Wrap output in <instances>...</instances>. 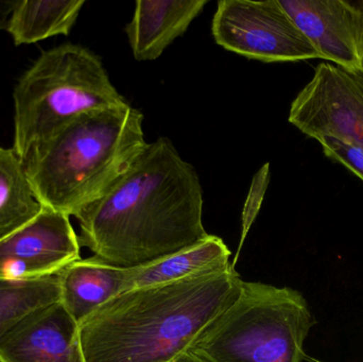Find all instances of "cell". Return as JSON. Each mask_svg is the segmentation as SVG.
Returning <instances> with one entry per match:
<instances>
[{
	"mask_svg": "<svg viewBox=\"0 0 363 362\" xmlns=\"http://www.w3.org/2000/svg\"><path fill=\"white\" fill-rule=\"evenodd\" d=\"M74 217L80 246L125 269L159 261L209 235L200 178L166 137L147 145L129 170Z\"/></svg>",
	"mask_w": 363,
	"mask_h": 362,
	"instance_id": "1",
	"label": "cell"
},
{
	"mask_svg": "<svg viewBox=\"0 0 363 362\" xmlns=\"http://www.w3.org/2000/svg\"><path fill=\"white\" fill-rule=\"evenodd\" d=\"M232 264L177 282L131 289L79 324L85 362H176L238 298Z\"/></svg>",
	"mask_w": 363,
	"mask_h": 362,
	"instance_id": "2",
	"label": "cell"
},
{
	"mask_svg": "<svg viewBox=\"0 0 363 362\" xmlns=\"http://www.w3.org/2000/svg\"><path fill=\"white\" fill-rule=\"evenodd\" d=\"M144 115L128 103L77 117L23 161L40 205L76 216L145 150Z\"/></svg>",
	"mask_w": 363,
	"mask_h": 362,
	"instance_id": "3",
	"label": "cell"
},
{
	"mask_svg": "<svg viewBox=\"0 0 363 362\" xmlns=\"http://www.w3.org/2000/svg\"><path fill=\"white\" fill-rule=\"evenodd\" d=\"M13 99V150L21 161L77 117L128 104L100 57L69 43L42 52L19 78Z\"/></svg>",
	"mask_w": 363,
	"mask_h": 362,
	"instance_id": "4",
	"label": "cell"
},
{
	"mask_svg": "<svg viewBox=\"0 0 363 362\" xmlns=\"http://www.w3.org/2000/svg\"><path fill=\"white\" fill-rule=\"evenodd\" d=\"M315 318L302 293L245 282L188 349L204 362H303Z\"/></svg>",
	"mask_w": 363,
	"mask_h": 362,
	"instance_id": "5",
	"label": "cell"
},
{
	"mask_svg": "<svg viewBox=\"0 0 363 362\" xmlns=\"http://www.w3.org/2000/svg\"><path fill=\"white\" fill-rule=\"evenodd\" d=\"M211 32L226 50L264 63L322 60L279 0H221Z\"/></svg>",
	"mask_w": 363,
	"mask_h": 362,
	"instance_id": "6",
	"label": "cell"
},
{
	"mask_svg": "<svg viewBox=\"0 0 363 362\" xmlns=\"http://www.w3.org/2000/svg\"><path fill=\"white\" fill-rule=\"evenodd\" d=\"M288 120L308 137L363 148V76L322 62L290 106Z\"/></svg>",
	"mask_w": 363,
	"mask_h": 362,
	"instance_id": "7",
	"label": "cell"
},
{
	"mask_svg": "<svg viewBox=\"0 0 363 362\" xmlns=\"http://www.w3.org/2000/svg\"><path fill=\"white\" fill-rule=\"evenodd\" d=\"M80 248L70 217L43 206L32 220L0 240V278L57 276L80 259Z\"/></svg>",
	"mask_w": 363,
	"mask_h": 362,
	"instance_id": "8",
	"label": "cell"
},
{
	"mask_svg": "<svg viewBox=\"0 0 363 362\" xmlns=\"http://www.w3.org/2000/svg\"><path fill=\"white\" fill-rule=\"evenodd\" d=\"M322 60L363 76V0H279Z\"/></svg>",
	"mask_w": 363,
	"mask_h": 362,
	"instance_id": "9",
	"label": "cell"
},
{
	"mask_svg": "<svg viewBox=\"0 0 363 362\" xmlns=\"http://www.w3.org/2000/svg\"><path fill=\"white\" fill-rule=\"evenodd\" d=\"M4 362H85L79 324L61 303L26 317L0 340Z\"/></svg>",
	"mask_w": 363,
	"mask_h": 362,
	"instance_id": "10",
	"label": "cell"
},
{
	"mask_svg": "<svg viewBox=\"0 0 363 362\" xmlns=\"http://www.w3.org/2000/svg\"><path fill=\"white\" fill-rule=\"evenodd\" d=\"M206 0H138L125 27L136 61H155L202 13Z\"/></svg>",
	"mask_w": 363,
	"mask_h": 362,
	"instance_id": "11",
	"label": "cell"
},
{
	"mask_svg": "<svg viewBox=\"0 0 363 362\" xmlns=\"http://www.w3.org/2000/svg\"><path fill=\"white\" fill-rule=\"evenodd\" d=\"M131 269L115 267L91 256L78 259L60 272V303L78 324L116 295L127 290Z\"/></svg>",
	"mask_w": 363,
	"mask_h": 362,
	"instance_id": "12",
	"label": "cell"
},
{
	"mask_svg": "<svg viewBox=\"0 0 363 362\" xmlns=\"http://www.w3.org/2000/svg\"><path fill=\"white\" fill-rule=\"evenodd\" d=\"M230 251L221 238L208 235L202 242L140 267L131 268L127 290L177 282L230 264Z\"/></svg>",
	"mask_w": 363,
	"mask_h": 362,
	"instance_id": "13",
	"label": "cell"
},
{
	"mask_svg": "<svg viewBox=\"0 0 363 362\" xmlns=\"http://www.w3.org/2000/svg\"><path fill=\"white\" fill-rule=\"evenodd\" d=\"M84 0H16L6 30L16 46L68 35Z\"/></svg>",
	"mask_w": 363,
	"mask_h": 362,
	"instance_id": "14",
	"label": "cell"
},
{
	"mask_svg": "<svg viewBox=\"0 0 363 362\" xmlns=\"http://www.w3.org/2000/svg\"><path fill=\"white\" fill-rule=\"evenodd\" d=\"M43 206L13 148L0 147V240L29 222Z\"/></svg>",
	"mask_w": 363,
	"mask_h": 362,
	"instance_id": "15",
	"label": "cell"
},
{
	"mask_svg": "<svg viewBox=\"0 0 363 362\" xmlns=\"http://www.w3.org/2000/svg\"><path fill=\"white\" fill-rule=\"evenodd\" d=\"M59 301V274L35 280L0 278V340L32 312Z\"/></svg>",
	"mask_w": 363,
	"mask_h": 362,
	"instance_id": "16",
	"label": "cell"
},
{
	"mask_svg": "<svg viewBox=\"0 0 363 362\" xmlns=\"http://www.w3.org/2000/svg\"><path fill=\"white\" fill-rule=\"evenodd\" d=\"M269 183H270V164L267 163L254 176L247 200L245 202V206H243L242 218H241L242 230H241L240 244H239L234 263L232 264L234 267L237 261H238L239 254H240V250L242 248L245 238H247V233H249L250 229L253 225L254 221H255L256 217L259 213L260 208H262Z\"/></svg>",
	"mask_w": 363,
	"mask_h": 362,
	"instance_id": "17",
	"label": "cell"
},
{
	"mask_svg": "<svg viewBox=\"0 0 363 362\" xmlns=\"http://www.w3.org/2000/svg\"><path fill=\"white\" fill-rule=\"evenodd\" d=\"M326 157L347 167L363 182V148L353 142L338 138L322 137L318 140Z\"/></svg>",
	"mask_w": 363,
	"mask_h": 362,
	"instance_id": "18",
	"label": "cell"
},
{
	"mask_svg": "<svg viewBox=\"0 0 363 362\" xmlns=\"http://www.w3.org/2000/svg\"><path fill=\"white\" fill-rule=\"evenodd\" d=\"M15 4H16V0H4V1H0V31L6 30L9 17H10L13 9H14Z\"/></svg>",
	"mask_w": 363,
	"mask_h": 362,
	"instance_id": "19",
	"label": "cell"
},
{
	"mask_svg": "<svg viewBox=\"0 0 363 362\" xmlns=\"http://www.w3.org/2000/svg\"><path fill=\"white\" fill-rule=\"evenodd\" d=\"M176 362H204L201 361L199 357H196V355L192 354V353H190L189 351H187V352L185 353V354L182 355L181 357H179L178 359H177Z\"/></svg>",
	"mask_w": 363,
	"mask_h": 362,
	"instance_id": "20",
	"label": "cell"
},
{
	"mask_svg": "<svg viewBox=\"0 0 363 362\" xmlns=\"http://www.w3.org/2000/svg\"><path fill=\"white\" fill-rule=\"evenodd\" d=\"M0 362H4V361H2L1 359H0Z\"/></svg>",
	"mask_w": 363,
	"mask_h": 362,
	"instance_id": "21",
	"label": "cell"
}]
</instances>
